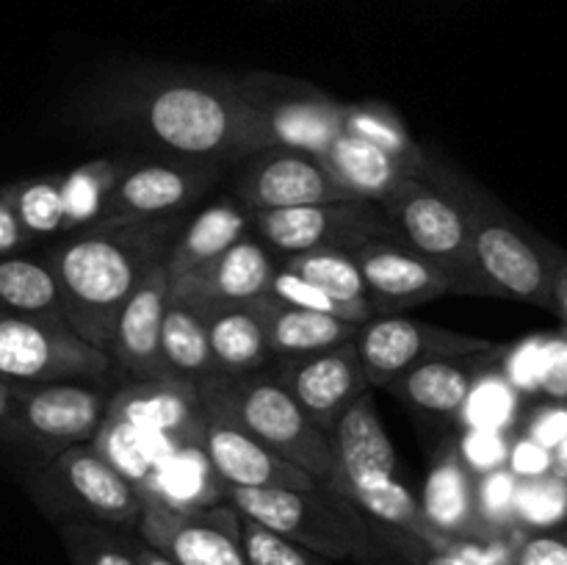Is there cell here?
Masks as SVG:
<instances>
[{"instance_id":"cell-1","label":"cell","mask_w":567,"mask_h":565,"mask_svg":"<svg viewBox=\"0 0 567 565\" xmlns=\"http://www.w3.org/2000/svg\"><path fill=\"white\" fill-rule=\"evenodd\" d=\"M114 122H127V131L175 158L221 166L275 144L236 78L169 75L138 81L114 103Z\"/></svg>"},{"instance_id":"cell-2","label":"cell","mask_w":567,"mask_h":565,"mask_svg":"<svg viewBox=\"0 0 567 565\" xmlns=\"http://www.w3.org/2000/svg\"><path fill=\"white\" fill-rule=\"evenodd\" d=\"M169 219L83 227L55 244L48 264L59 280L64 321L109 355L120 310L150 266L169 253Z\"/></svg>"},{"instance_id":"cell-3","label":"cell","mask_w":567,"mask_h":565,"mask_svg":"<svg viewBox=\"0 0 567 565\" xmlns=\"http://www.w3.org/2000/svg\"><path fill=\"white\" fill-rule=\"evenodd\" d=\"M424 181L435 183L457 199L468 222L476 260L498 297L554 310V275L559 260L565 258V249L532 233L491 192L460 172H441L430 164Z\"/></svg>"},{"instance_id":"cell-4","label":"cell","mask_w":567,"mask_h":565,"mask_svg":"<svg viewBox=\"0 0 567 565\" xmlns=\"http://www.w3.org/2000/svg\"><path fill=\"white\" fill-rule=\"evenodd\" d=\"M197 391L205 415L238 427L330 487L336 476L332 438L305 415L291 393L275 380L269 366L241 377L214 374L197 382Z\"/></svg>"},{"instance_id":"cell-5","label":"cell","mask_w":567,"mask_h":565,"mask_svg":"<svg viewBox=\"0 0 567 565\" xmlns=\"http://www.w3.org/2000/svg\"><path fill=\"white\" fill-rule=\"evenodd\" d=\"M244 518L277 532L327 559H371L377 537L371 521L330 487H227Z\"/></svg>"},{"instance_id":"cell-6","label":"cell","mask_w":567,"mask_h":565,"mask_svg":"<svg viewBox=\"0 0 567 565\" xmlns=\"http://www.w3.org/2000/svg\"><path fill=\"white\" fill-rule=\"evenodd\" d=\"M377 205L391 222L393 236L435 264L452 280L454 294L498 297L476 260L468 222L452 194L424 177L410 175L402 177Z\"/></svg>"},{"instance_id":"cell-7","label":"cell","mask_w":567,"mask_h":565,"mask_svg":"<svg viewBox=\"0 0 567 565\" xmlns=\"http://www.w3.org/2000/svg\"><path fill=\"white\" fill-rule=\"evenodd\" d=\"M28 493L55 524L83 518L136 530L142 515V491L127 482L94 443H78L50 458L28 476Z\"/></svg>"},{"instance_id":"cell-8","label":"cell","mask_w":567,"mask_h":565,"mask_svg":"<svg viewBox=\"0 0 567 565\" xmlns=\"http://www.w3.org/2000/svg\"><path fill=\"white\" fill-rule=\"evenodd\" d=\"M111 358L78 336L64 319L0 310V380L64 382L97 380Z\"/></svg>"},{"instance_id":"cell-9","label":"cell","mask_w":567,"mask_h":565,"mask_svg":"<svg viewBox=\"0 0 567 565\" xmlns=\"http://www.w3.org/2000/svg\"><path fill=\"white\" fill-rule=\"evenodd\" d=\"M109 399L78 382H11L9 410L0 424L17 441L55 458L78 443H92L105 421Z\"/></svg>"},{"instance_id":"cell-10","label":"cell","mask_w":567,"mask_h":565,"mask_svg":"<svg viewBox=\"0 0 567 565\" xmlns=\"http://www.w3.org/2000/svg\"><path fill=\"white\" fill-rule=\"evenodd\" d=\"M249 230L277 255L310 253V249H347L380 236H393L391 222L371 199H336V203L297 205L280 210L249 214Z\"/></svg>"},{"instance_id":"cell-11","label":"cell","mask_w":567,"mask_h":565,"mask_svg":"<svg viewBox=\"0 0 567 565\" xmlns=\"http://www.w3.org/2000/svg\"><path fill=\"white\" fill-rule=\"evenodd\" d=\"M225 166L214 161L169 158L120 166L114 188L92 227L136 225V222L172 219L197 203Z\"/></svg>"},{"instance_id":"cell-12","label":"cell","mask_w":567,"mask_h":565,"mask_svg":"<svg viewBox=\"0 0 567 565\" xmlns=\"http://www.w3.org/2000/svg\"><path fill=\"white\" fill-rule=\"evenodd\" d=\"M136 535L175 565H249L241 537V513L230 502L177 510L142 493Z\"/></svg>"},{"instance_id":"cell-13","label":"cell","mask_w":567,"mask_h":565,"mask_svg":"<svg viewBox=\"0 0 567 565\" xmlns=\"http://www.w3.org/2000/svg\"><path fill=\"white\" fill-rule=\"evenodd\" d=\"M238 89L269 127L271 142L280 147L321 155L343 133V109L330 94L291 78L271 72L238 75Z\"/></svg>"},{"instance_id":"cell-14","label":"cell","mask_w":567,"mask_h":565,"mask_svg":"<svg viewBox=\"0 0 567 565\" xmlns=\"http://www.w3.org/2000/svg\"><path fill=\"white\" fill-rule=\"evenodd\" d=\"M493 343L496 341L399 314L371 316L358 327V336H354V347H358L371 388H388L399 374L430 360L482 352Z\"/></svg>"},{"instance_id":"cell-15","label":"cell","mask_w":567,"mask_h":565,"mask_svg":"<svg viewBox=\"0 0 567 565\" xmlns=\"http://www.w3.org/2000/svg\"><path fill=\"white\" fill-rule=\"evenodd\" d=\"M238 164L241 166H238L236 199L249 214L354 199L332 181L319 155L302 153V150L271 144Z\"/></svg>"},{"instance_id":"cell-16","label":"cell","mask_w":567,"mask_h":565,"mask_svg":"<svg viewBox=\"0 0 567 565\" xmlns=\"http://www.w3.org/2000/svg\"><path fill=\"white\" fill-rule=\"evenodd\" d=\"M269 371L291 393L305 415L327 435L338 424L343 410L365 391H371L354 338L324 349V352L302 355V358H277V366Z\"/></svg>"},{"instance_id":"cell-17","label":"cell","mask_w":567,"mask_h":565,"mask_svg":"<svg viewBox=\"0 0 567 565\" xmlns=\"http://www.w3.org/2000/svg\"><path fill=\"white\" fill-rule=\"evenodd\" d=\"M330 438L336 449V476L330 482V491L341 493L352 504L402 480L399 454L382 427L371 391H365L343 410Z\"/></svg>"},{"instance_id":"cell-18","label":"cell","mask_w":567,"mask_h":565,"mask_svg":"<svg viewBox=\"0 0 567 565\" xmlns=\"http://www.w3.org/2000/svg\"><path fill=\"white\" fill-rule=\"evenodd\" d=\"M374 316H393L454 294L452 280L396 236H380L352 249Z\"/></svg>"},{"instance_id":"cell-19","label":"cell","mask_w":567,"mask_h":565,"mask_svg":"<svg viewBox=\"0 0 567 565\" xmlns=\"http://www.w3.org/2000/svg\"><path fill=\"white\" fill-rule=\"evenodd\" d=\"M277 264L280 258L249 230L241 242L233 244L203 269L192 271L181 280H169V297L181 299L192 308L247 302V299L269 294Z\"/></svg>"},{"instance_id":"cell-20","label":"cell","mask_w":567,"mask_h":565,"mask_svg":"<svg viewBox=\"0 0 567 565\" xmlns=\"http://www.w3.org/2000/svg\"><path fill=\"white\" fill-rule=\"evenodd\" d=\"M169 302V275L164 260L150 266L147 275L120 310L109 343L111 363L120 366L131 380L169 377L161 360V325Z\"/></svg>"},{"instance_id":"cell-21","label":"cell","mask_w":567,"mask_h":565,"mask_svg":"<svg viewBox=\"0 0 567 565\" xmlns=\"http://www.w3.org/2000/svg\"><path fill=\"white\" fill-rule=\"evenodd\" d=\"M105 415L136 430L169 435L186 443H199L205 427V410L197 386L177 377L127 382L109 399Z\"/></svg>"},{"instance_id":"cell-22","label":"cell","mask_w":567,"mask_h":565,"mask_svg":"<svg viewBox=\"0 0 567 565\" xmlns=\"http://www.w3.org/2000/svg\"><path fill=\"white\" fill-rule=\"evenodd\" d=\"M205 458L227 487H319L308 471L288 463L252 435L227 421L205 415L199 435Z\"/></svg>"},{"instance_id":"cell-23","label":"cell","mask_w":567,"mask_h":565,"mask_svg":"<svg viewBox=\"0 0 567 565\" xmlns=\"http://www.w3.org/2000/svg\"><path fill=\"white\" fill-rule=\"evenodd\" d=\"M504 349H507L504 343H493L491 349H482V352L430 360V363H421L399 374L388 386V391L396 393L408 408L419 410V413L437 415V419L457 415L476 377L502 366Z\"/></svg>"},{"instance_id":"cell-24","label":"cell","mask_w":567,"mask_h":565,"mask_svg":"<svg viewBox=\"0 0 567 565\" xmlns=\"http://www.w3.org/2000/svg\"><path fill=\"white\" fill-rule=\"evenodd\" d=\"M421 507L441 535L454 541H496L476 513V476L463 463L457 441L443 443L426 474Z\"/></svg>"},{"instance_id":"cell-25","label":"cell","mask_w":567,"mask_h":565,"mask_svg":"<svg viewBox=\"0 0 567 565\" xmlns=\"http://www.w3.org/2000/svg\"><path fill=\"white\" fill-rule=\"evenodd\" d=\"M247 305L264 325L266 341L275 358H302V355L324 352L338 343L352 341L360 327L338 316L297 308L271 294L247 299Z\"/></svg>"},{"instance_id":"cell-26","label":"cell","mask_w":567,"mask_h":565,"mask_svg":"<svg viewBox=\"0 0 567 565\" xmlns=\"http://www.w3.org/2000/svg\"><path fill=\"white\" fill-rule=\"evenodd\" d=\"M208 332L210 358L216 374L241 377L260 371L271 363V349L255 310L247 302L205 305L197 308Z\"/></svg>"},{"instance_id":"cell-27","label":"cell","mask_w":567,"mask_h":565,"mask_svg":"<svg viewBox=\"0 0 567 565\" xmlns=\"http://www.w3.org/2000/svg\"><path fill=\"white\" fill-rule=\"evenodd\" d=\"M247 233L249 210L236 197L208 205L169 244V253L164 258L166 275H169V280H181V277L203 269L205 264L219 258L233 244L241 242Z\"/></svg>"},{"instance_id":"cell-28","label":"cell","mask_w":567,"mask_h":565,"mask_svg":"<svg viewBox=\"0 0 567 565\" xmlns=\"http://www.w3.org/2000/svg\"><path fill=\"white\" fill-rule=\"evenodd\" d=\"M319 158L332 181L354 199L380 203L402 177H410L404 164H399L393 155L352 133H341Z\"/></svg>"},{"instance_id":"cell-29","label":"cell","mask_w":567,"mask_h":565,"mask_svg":"<svg viewBox=\"0 0 567 565\" xmlns=\"http://www.w3.org/2000/svg\"><path fill=\"white\" fill-rule=\"evenodd\" d=\"M142 493L161 499L169 507L197 510L225 502L227 485L210 469L199 443H183L155 469Z\"/></svg>"},{"instance_id":"cell-30","label":"cell","mask_w":567,"mask_h":565,"mask_svg":"<svg viewBox=\"0 0 567 565\" xmlns=\"http://www.w3.org/2000/svg\"><path fill=\"white\" fill-rule=\"evenodd\" d=\"M161 360L166 374L194 386L216 374L203 316L181 299L169 297L166 302L164 325H161Z\"/></svg>"},{"instance_id":"cell-31","label":"cell","mask_w":567,"mask_h":565,"mask_svg":"<svg viewBox=\"0 0 567 565\" xmlns=\"http://www.w3.org/2000/svg\"><path fill=\"white\" fill-rule=\"evenodd\" d=\"M280 266H286L293 275L313 282L327 297L336 299L354 325H363L374 316L369 299H365L363 277H360L352 253H347V249H310V253L286 255V258H280Z\"/></svg>"},{"instance_id":"cell-32","label":"cell","mask_w":567,"mask_h":565,"mask_svg":"<svg viewBox=\"0 0 567 565\" xmlns=\"http://www.w3.org/2000/svg\"><path fill=\"white\" fill-rule=\"evenodd\" d=\"M92 443L127 482H133L138 491H144V485L155 474V469L186 441L136 430V427L122 424V421L105 415V421L100 424Z\"/></svg>"},{"instance_id":"cell-33","label":"cell","mask_w":567,"mask_h":565,"mask_svg":"<svg viewBox=\"0 0 567 565\" xmlns=\"http://www.w3.org/2000/svg\"><path fill=\"white\" fill-rule=\"evenodd\" d=\"M0 310L64 319L59 280L48 260L0 255Z\"/></svg>"},{"instance_id":"cell-34","label":"cell","mask_w":567,"mask_h":565,"mask_svg":"<svg viewBox=\"0 0 567 565\" xmlns=\"http://www.w3.org/2000/svg\"><path fill=\"white\" fill-rule=\"evenodd\" d=\"M343 133L365 138L374 147L385 150L388 155L404 164V170L413 177H424L430 172V161H426L424 150L415 144L410 136L404 122L399 120L396 111L377 100H365V103H347L343 109Z\"/></svg>"},{"instance_id":"cell-35","label":"cell","mask_w":567,"mask_h":565,"mask_svg":"<svg viewBox=\"0 0 567 565\" xmlns=\"http://www.w3.org/2000/svg\"><path fill=\"white\" fill-rule=\"evenodd\" d=\"M55 526L70 565H136L133 530L83 518H64Z\"/></svg>"},{"instance_id":"cell-36","label":"cell","mask_w":567,"mask_h":565,"mask_svg":"<svg viewBox=\"0 0 567 565\" xmlns=\"http://www.w3.org/2000/svg\"><path fill=\"white\" fill-rule=\"evenodd\" d=\"M9 208L14 210L17 222L28 238L37 236H55L66 230L64 197H61V175L31 177V181L11 183L0 188Z\"/></svg>"},{"instance_id":"cell-37","label":"cell","mask_w":567,"mask_h":565,"mask_svg":"<svg viewBox=\"0 0 567 565\" xmlns=\"http://www.w3.org/2000/svg\"><path fill=\"white\" fill-rule=\"evenodd\" d=\"M120 166L114 161H89L70 175H61V197H64L66 230H83L97 222L111 188H114Z\"/></svg>"},{"instance_id":"cell-38","label":"cell","mask_w":567,"mask_h":565,"mask_svg":"<svg viewBox=\"0 0 567 565\" xmlns=\"http://www.w3.org/2000/svg\"><path fill=\"white\" fill-rule=\"evenodd\" d=\"M518 397L520 393L509 386L502 371H485L482 377H476L463 408H460V424L463 430L507 432L518 419Z\"/></svg>"},{"instance_id":"cell-39","label":"cell","mask_w":567,"mask_h":565,"mask_svg":"<svg viewBox=\"0 0 567 565\" xmlns=\"http://www.w3.org/2000/svg\"><path fill=\"white\" fill-rule=\"evenodd\" d=\"M567 518V482L546 474L520 480L515 493V521L524 530H548Z\"/></svg>"},{"instance_id":"cell-40","label":"cell","mask_w":567,"mask_h":565,"mask_svg":"<svg viewBox=\"0 0 567 565\" xmlns=\"http://www.w3.org/2000/svg\"><path fill=\"white\" fill-rule=\"evenodd\" d=\"M518 482L520 480L507 465L476 476V513L493 537H507V532L520 530L518 521H515Z\"/></svg>"},{"instance_id":"cell-41","label":"cell","mask_w":567,"mask_h":565,"mask_svg":"<svg viewBox=\"0 0 567 565\" xmlns=\"http://www.w3.org/2000/svg\"><path fill=\"white\" fill-rule=\"evenodd\" d=\"M241 537L244 552L249 565H336L332 559L321 557L313 548H305L302 543H293L266 526L241 515Z\"/></svg>"},{"instance_id":"cell-42","label":"cell","mask_w":567,"mask_h":565,"mask_svg":"<svg viewBox=\"0 0 567 565\" xmlns=\"http://www.w3.org/2000/svg\"><path fill=\"white\" fill-rule=\"evenodd\" d=\"M543 363H546V336H532L504 349L498 371L518 393H540Z\"/></svg>"},{"instance_id":"cell-43","label":"cell","mask_w":567,"mask_h":565,"mask_svg":"<svg viewBox=\"0 0 567 565\" xmlns=\"http://www.w3.org/2000/svg\"><path fill=\"white\" fill-rule=\"evenodd\" d=\"M509 435L496 430H463L457 441V452L474 476L487 474L507 465Z\"/></svg>"},{"instance_id":"cell-44","label":"cell","mask_w":567,"mask_h":565,"mask_svg":"<svg viewBox=\"0 0 567 565\" xmlns=\"http://www.w3.org/2000/svg\"><path fill=\"white\" fill-rule=\"evenodd\" d=\"M269 294H271V297L282 299V302L297 305V308L316 310V314H330V316H338V319L352 321V319H349L347 310H343L341 305L336 302V299L327 297L321 288H316L313 282L302 280V277L293 275L291 269H286V266H280V264H277L275 277H271ZM352 325H354V321H352Z\"/></svg>"},{"instance_id":"cell-45","label":"cell","mask_w":567,"mask_h":565,"mask_svg":"<svg viewBox=\"0 0 567 565\" xmlns=\"http://www.w3.org/2000/svg\"><path fill=\"white\" fill-rule=\"evenodd\" d=\"M504 565H567V537L532 532L513 541Z\"/></svg>"},{"instance_id":"cell-46","label":"cell","mask_w":567,"mask_h":565,"mask_svg":"<svg viewBox=\"0 0 567 565\" xmlns=\"http://www.w3.org/2000/svg\"><path fill=\"white\" fill-rule=\"evenodd\" d=\"M524 435L546 449L559 446V441L567 435V402H551L532 410V415L526 419Z\"/></svg>"},{"instance_id":"cell-47","label":"cell","mask_w":567,"mask_h":565,"mask_svg":"<svg viewBox=\"0 0 567 565\" xmlns=\"http://www.w3.org/2000/svg\"><path fill=\"white\" fill-rule=\"evenodd\" d=\"M507 469L513 471L518 480H537V476L551 474V449L540 446L532 438L520 435L518 441L509 443Z\"/></svg>"},{"instance_id":"cell-48","label":"cell","mask_w":567,"mask_h":565,"mask_svg":"<svg viewBox=\"0 0 567 565\" xmlns=\"http://www.w3.org/2000/svg\"><path fill=\"white\" fill-rule=\"evenodd\" d=\"M540 393L551 397L554 402H565L567 399V332L546 336V363H543Z\"/></svg>"},{"instance_id":"cell-49","label":"cell","mask_w":567,"mask_h":565,"mask_svg":"<svg viewBox=\"0 0 567 565\" xmlns=\"http://www.w3.org/2000/svg\"><path fill=\"white\" fill-rule=\"evenodd\" d=\"M28 242H31V238L22 230L14 210L9 208V203H6L3 194H0V255H14L17 249L25 247Z\"/></svg>"},{"instance_id":"cell-50","label":"cell","mask_w":567,"mask_h":565,"mask_svg":"<svg viewBox=\"0 0 567 565\" xmlns=\"http://www.w3.org/2000/svg\"><path fill=\"white\" fill-rule=\"evenodd\" d=\"M554 314L563 319L567 332V253L565 258L559 260L557 275H554Z\"/></svg>"},{"instance_id":"cell-51","label":"cell","mask_w":567,"mask_h":565,"mask_svg":"<svg viewBox=\"0 0 567 565\" xmlns=\"http://www.w3.org/2000/svg\"><path fill=\"white\" fill-rule=\"evenodd\" d=\"M133 552H136V565H175L169 557H166V554H161L158 548H153L147 541H142L138 535H136V541H133Z\"/></svg>"},{"instance_id":"cell-52","label":"cell","mask_w":567,"mask_h":565,"mask_svg":"<svg viewBox=\"0 0 567 565\" xmlns=\"http://www.w3.org/2000/svg\"><path fill=\"white\" fill-rule=\"evenodd\" d=\"M551 474L567 482V435L551 449Z\"/></svg>"},{"instance_id":"cell-53","label":"cell","mask_w":567,"mask_h":565,"mask_svg":"<svg viewBox=\"0 0 567 565\" xmlns=\"http://www.w3.org/2000/svg\"><path fill=\"white\" fill-rule=\"evenodd\" d=\"M9 397H11V382L0 380V421H3L6 410H9Z\"/></svg>"}]
</instances>
